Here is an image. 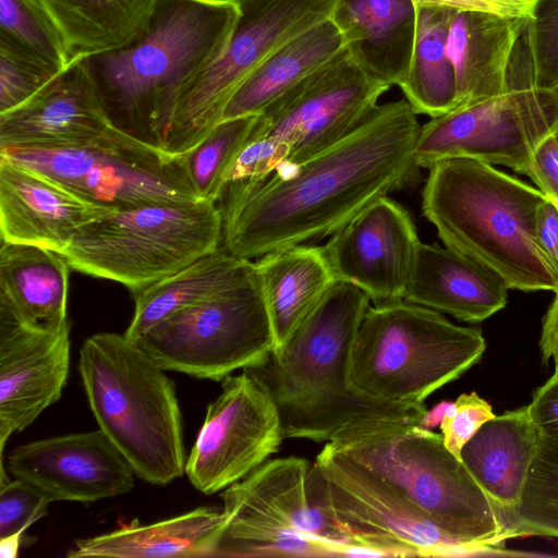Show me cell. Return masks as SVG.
Segmentation results:
<instances>
[{
    "label": "cell",
    "mask_w": 558,
    "mask_h": 558,
    "mask_svg": "<svg viewBox=\"0 0 558 558\" xmlns=\"http://www.w3.org/2000/svg\"><path fill=\"white\" fill-rule=\"evenodd\" d=\"M506 526L508 539L558 538V441L539 436L521 501Z\"/></svg>",
    "instance_id": "836d02e7"
},
{
    "label": "cell",
    "mask_w": 558,
    "mask_h": 558,
    "mask_svg": "<svg viewBox=\"0 0 558 558\" xmlns=\"http://www.w3.org/2000/svg\"><path fill=\"white\" fill-rule=\"evenodd\" d=\"M525 29L530 83L558 89V0H533Z\"/></svg>",
    "instance_id": "d590c367"
},
{
    "label": "cell",
    "mask_w": 558,
    "mask_h": 558,
    "mask_svg": "<svg viewBox=\"0 0 558 558\" xmlns=\"http://www.w3.org/2000/svg\"><path fill=\"white\" fill-rule=\"evenodd\" d=\"M418 5L446 7L454 10L486 11L506 16L529 17L531 4L523 0H412Z\"/></svg>",
    "instance_id": "7bdbcfd3"
},
{
    "label": "cell",
    "mask_w": 558,
    "mask_h": 558,
    "mask_svg": "<svg viewBox=\"0 0 558 558\" xmlns=\"http://www.w3.org/2000/svg\"><path fill=\"white\" fill-rule=\"evenodd\" d=\"M343 48L329 17L267 57L235 89L221 120L260 113L270 102Z\"/></svg>",
    "instance_id": "f1b7e54d"
},
{
    "label": "cell",
    "mask_w": 558,
    "mask_h": 558,
    "mask_svg": "<svg viewBox=\"0 0 558 558\" xmlns=\"http://www.w3.org/2000/svg\"><path fill=\"white\" fill-rule=\"evenodd\" d=\"M527 408L539 436L558 441V367L534 390Z\"/></svg>",
    "instance_id": "b9f144b4"
},
{
    "label": "cell",
    "mask_w": 558,
    "mask_h": 558,
    "mask_svg": "<svg viewBox=\"0 0 558 558\" xmlns=\"http://www.w3.org/2000/svg\"><path fill=\"white\" fill-rule=\"evenodd\" d=\"M420 129L405 99L377 105L350 133L310 158L227 185L220 198L222 247L252 259L330 236L404 184L417 168Z\"/></svg>",
    "instance_id": "6da1fadb"
},
{
    "label": "cell",
    "mask_w": 558,
    "mask_h": 558,
    "mask_svg": "<svg viewBox=\"0 0 558 558\" xmlns=\"http://www.w3.org/2000/svg\"><path fill=\"white\" fill-rule=\"evenodd\" d=\"M486 350L476 327L397 300L368 306L354 337L349 381L359 392L393 404H422L461 377Z\"/></svg>",
    "instance_id": "52a82bcc"
},
{
    "label": "cell",
    "mask_w": 558,
    "mask_h": 558,
    "mask_svg": "<svg viewBox=\"0 0 558 558\" xmlns=\"http://www.w3.org/2000/svg\"><path fill=\"white\" fill-rule=\"evenodd\" d=\"M257 118L258 114H252L221 120L184 154L187 172L199 199L220 201L227 174L250 140Z\"/></svg>",
    "instance_id": "d6a6232c"
},
{
    "label": "cell",
    "mask_w": 558,
    "mask_h": 558,
    "mask_svg": "<svg viewBox=\"0 0 558 558\" xmlns=\"http://www.w3.org/2000/svg\"><path fill=\"white\" fill-rule=\"evenodd\" d=\"M278 409L250 372L229 375L207 407L204 423L186 459L185 474L201 493L211 495L239 482L282 442Z\"/></svg>",
    "instance_id": "2e32d148"
},
{
    "label": "cell",
    "mask_w": 558,
    "mask_h": 558,
    "mask_svg": "<svg viewBox=\"0 0 558 558\" xmlns=\"http://www.w3.org/2000/svg\"><path fill=\"white\" fill-rule=\"evenodd\" d=\"M78 371L95 420L136 476L167 485L185 473L174 383L124 335L100 332L80 351Z\"/></svg>",
    "instance_id": "8992f818"
},
{
    "label": "cell",
    "mask_w": 558,
    "mask_h": 558,
    "mask_svg": "<svg viewBox=\"0 0 558 558\" xmlns=\"http://www.w3.org/2000/svg\"><path fill=\"white\" fill-rule=\"evenodd\" d=\"M536 238L558 277V210L548 198L537 211Z\"/></svg>",
    "instance_id": "ee69618b"
},
{
    "label": "cell",
    "mask_w": 558,
    "mask_h": 558,
    "mask_svg": "<svg viewBox=\"0 0 558 558\" xmlns=\"http://www.w3.org/2000/svg\"><path fill=\"white\" fill-rule=\"evenodd\" d=\"M420 243L409 213L386 195L331 234L324 250L337 280L378 304L403 300Z\"/></svg>",
    "instance_id": "ac0fdd59"
},
{
    "label": "cell",
    "mask_w": 558,
    "mask_h": 558,
    "mask_svg": "<svg viewBox=\"0 0 558 558\" xmlns=\"http://www.w3.org/2000/svg\"><path fill=\"white\" fill-rule=\"evenodd\" d=\"M555 367H558V365H555Z\"/></svg>",
    "instance_id": "c3c4849f"
},
{
    "label": "cell",
    "mask_w": 558,
    "mask_h": 558,
    "mask_svg": "<svg viewBox=\"0 0 558 558\" xmlns=\"http://www.w3.org/2000/svg\"><path fill=\"white\" fill-rule=\"evenodd\" d=\"M390 87L368 76L344 47L260 113L255 132L289 145L301 162L350 133Z\"/></svg>",
    "instance_id": "9a60e30c"
},
{
    "label": "cell",
    "mask_w": 558,
    "mask_h": 558,
    "mask_svg": "<svg viewBox=\"0 0 558 558\" xmlns=\"http://www.w3.org/2000/svg\"><path fill=\"white\" fill-rule=\"evenodd\" d=\"M523 1H525V2H527L530 4L533 2V0H523Z\"/></svg>",
    "instance_id": "7dc6e473"
},
{
    "label": "cell",
    "mask_w": 558,
    "mask_h": 558,
    "mask_svg": "<svg viewBox=\"0 0 558 558\" xmlns=\"http://www.w3.org/2000/svg\"><path fill=\"white\" fill-rule=\"evenodd\" d=\"M539 349L544 362L558 365V291L543 317Z\"/></svg>",
    "instance_id": "f6af8a7d"
},
{
    "label": "cell",
    "mask_w": 558,
    "mask_h": 558,
    "mask_svg": "<svg viewBox=\"0 0 558 558\" xmlns=\"http://www.w3.org/2000/svg\"><path fill=\"white\" fill-rule=\"evenodd\" d=\"M225 526L222 508L198 507L150 524L130 523L75 541L69 558L215 557Z\"/></svg>",
    "instance_id": "484cf974"
},
{
    "label": "cell",
    "mask_w": 558,
    "mask_h": 558,
    "mask_svg": "<svg viewBox=\"0 0 558 558\" xmlns=\"http://www.w3.org/2000/svg\"><path fill=\"white\" fill-rule=\"evenodd\" d=\"M240 15L220 59L182 94L162 149L183 155L218 122L239 85L271 53L329 19L336 0H236Z\"/></svg>",
    "instance_id": "4fadbf2b"
},
{
    "label": "cell",
    "mask_w": 558,
    "mask_h": 558,
    "mask_svg": "<svg viewBox=\"0 0 558 558\" xmlns=\"http://www.w3.org/2000/svg\"><path fill=\"white\" fill-rule=\"evenodd\" d=\"M369 302L361 289L337 280L279 350L245 369L272 398L284 438L327 442L339 429L364 421H424V403L383 402L349 381L352 343Z\"/></svg>",
    "instance_id": "3957f363"
},
{
    "label": "cell",
    "mask_w": 558,
    "mask_h": 558,
    "mask_svg": "<svg viewBox=\"0 0 558 558\" xmlns=\"http://www.w3.org/2000/svg\"><path fill=\"white\" fill-rule=\"evenodd\" d=\"M307 495L349 543L375 557L499 556L450 536L396 486L329 442L311 464Z\"/></svg>",
    "instance_id": "9c48e42d"
},
{
    "label": "cell",
    "mask_w": 558,
    "mask_h": 558,
    "mask_svg": "<svg viewBox=\"0 0 558 558\" xmlns=\"http://www.w3.org/2000/svg\"><path fill=\"white\" fill-rule=\"evenodd\" d=\"M8 470L52 501L93 502L134 487L133 469L101 429L21 445L10 452Z\"/></svg>",
    "instance_id": "d6986e66"
},
{
    "label": "cell",
    "mask_w": 558,
    "mask_h": 558,
    "mask_svg": "<svg viewBox=\"0 0 558 558\" xmlns=\"http://www.w3.org/2000/svg\"><path fill=\"white\" fill-rule=\"evenodd\" d=\"M60 72L0 40V114L23 105Z\"/></svg>",
    "instance_id": "8d00e7d4"
},
{
    "label": "cell",
    "mask_w": 558,
    "mask_h": 558,
    "mask_svg": "<svg viewBox=\"0 0 558 558\" xmlns=\"http://www.w3.org/2000/svg\"><path fill=\"white\" fill-rule=\"evenodd\" d=\"M539 442L527 405L485 422L461 450V460L502 515L515 512Z\"/></svg>",
    "instance_id": "cb8c5ba5"
},
{
    "label": "cell",
    "mask_w": 558,
    "mask_h": 558,
    "mask_svg": "<svg viewBox=\"0 0 558 558\" xmlns=\"http://www.w3.org/2000/svg\"><path fill=\"white\" fill-rule=\"evenodd\" d=\"M220 207L210 201L114 210L83 226L61 253L70 267L133 294L219 247Z\"/></svg>",
    "instance_id": "ba28073f"
},
{
    "label": "cell",
    "mask_w": 558,
    "mask_h": 558,
    "mask_svg": "<svg viewBox=\"0 0 558 558\" xmlns=\"http://www.w3.org/2000/svg\"><path fill=\"white\" fill-rule=\"evenodd\" d=\"M8 158L99 206L119 209L199 201L185 157L111 126L93 142L64 148H9Z\"/></svg>",
    "instance_id": "8fae6325"
},
{
    "label": "cell",
    "mask_w": 558,
    "mask_h": 558,
    "mask_svg": "<svg viewBox=\"0 0 558 558\" xmlns=\"http://www.w3.org/2000/svg\"><path fill=\"white\" fill-rule=\"evenodd\" d=\"M416 5V33L409 71L399 85L416 114L442 116L458 106L457 80L447 51L452 9Z\"/></svg>",
    "instance_id": "1f68e13d"
},
{
    "label": "cell",
    "mask_w": 558,
    "mask_h": 558,
    "mask_svg": "<svg viewBox=\"0 0 558 558\" xmlns=\"http://www.w3.org/2000/svg\"><path fill=\"white\" fill-rule=\"evenodd\" d=\"M327 442L396 486L450 536L508 555L502 515L441 434L414 422L369 420Z\"/></svg>",
    "instance_id": "5b68a950"
},
{
    "label": "cell",
    "mask_w": 558,
    "mask_h": 558,
    "mask_svg": "<svg viewBox=\"0 0 558 558\" xmlns=\"http://www.w3.org/2000/svg\"><path fill=\"white\" fill-rule=\"evenodd\" d=\"M111 126L84 59H75L26 102L0 114V150L83 146Z\"/></svg>",
    "instance_id": "ffe728a7"
},
{
    "label": "cell",
    "mask_w": 558,
    "mask_h": 558,
    "mask_svg": "<svg viewBox=\"0 0 558 558\" xmlns=\"http://www.w3.org/2000/svg\"><path fill=\"white\" fill-rule=\"evenodd\" d=\"M51 502L47 495L23 480L0 483V538L25 533L48 513Z\"/></svg>",
    "instance_id": "74e56055"
},
{
    "label": "cell",
    "mask_w": 558,
    "mask_h": 558,
    "mask_svg": "<svg viewBox=\"0 0 558 558\" xmlns=\"http://www.w3.org/2000/svg\"><path fill=\"white\" fill-rule=\"evenodd\" d=\"M255 270L251 259L218 247L135 293L134 316L123 335L134 341L174 313L251 277Z\"/></svg>",
    "instance_id": "4dcf8cb0"
},
{
    "label": "cell",
    "mask_w": 558,
    "mask_h": 558,
    "mask_svg": "<svg viewBox=\"0 0 558 558\" xmlns=\"http://www.w3.org/2000/svg\"><path fill=\"white\" fill-rule=\"evenodd\" d=\"M422 211L445 246L487 267L509 289L558 291V277L536 238L547 197L529 183L471 158L428 168Z\"/></svg>",
    "instance_id": "277c9868"
},
{
    "label": "cell",
    "mask_w": 558,
    "mask_h": 558,
    "mask_svg": "<svg viewBox=\"0 0 558 558\" xmlns=\"http://www.w3.org/2000/svg\"><path fill=\"white\" fill-rule=\"evenodd\" d=\"M527 19L452 9L447 51L456 72L458 106L509 88V63Z\"/></svg>",
    "instance_id": "d4e9b609"
},
{
    "label": "cell",
    "mask_w": 558,
    "mask_h": 558,
    "mask_svg": "<svg viewBox=\"0 0 558 558\" xmlns=\"http://www.w3.org/2000/svg\"><path fill=\"white\" fill-rule=\"evenodd\" d=\"M0 40L57 72L72 62L61 34L37 0H0Z\"/></svg>",
    "instance_id": "e575fe53"
},
{
    "label": "cell",
    "mask_w": 558,
    "mask_h": 558,
    "mask_svg": "<svg viewBox=\"0 0 558 558\" xmlns=\"http://www.w3.org/2000/svg\"><path fill=\"white\" fill-rule=\"evenodd\" d=\"M494 416L492 405L476 392L460 395L445 409L440 420L445 446L461 459L463 446Z\"/></svg>",
    "instance_id": "f35d334b"
},
{
    "label": "cell",
    "mask_w": 558,
    "mask_h": 558,
    "mask_svg": "<svg viewBox=\"0 0 558 558\" xmlns=\"http://www.w3.org/2000/svg\"><path fill=\"white\" fill-rule=\"evenodd\" d=\"M497 274L449 247L420 243L403 300L477 324L507 305Z\"/></svg>",
    "instance_id": "7402d4cb"
},
{
    "label": "cell",
    "mask_w": 558,
    "mask_h": 558,
    "mask_svg": "<svg viewBox=\"0 0 558 558\" xmlns=\"http://www.w3.org/2000/svg\"><path fill=\"white\" fill-rule=\"evenodd\" d=\"M330 19L344 49L368 76L389 87L402 83L416 33L412 0H336Z\"/></svg>",
    "instance_id": "603a6c76"
},
{
    "label": "cell",
    "mask_w": 558,
    "mask_h": 558,
    "mask_svg": "<svg viewBox=\"0 0 558 558\" xmlns=\"http://www.w3.org/2000/svg\"><path fill=\"white\" fill-rule=\"evenodd\" d=\"M114 210L0 157L1 242L32 244L61 254L83 226Z\"/></svg>",
    "instance_id": "44dd1931"
},
{
    "label": "cell",
    "mask_w": 558,
    "mask_h": 558,
    "mask_svg": "<svg viewBox=\"0 0 558 558\" xmlns=\"http://www.w3.org/2000/svg\"><path fill=\"white\" fill-rule=\"evenodd\" d=\"M311 464L292 456L268 459L223 489L225 526L215 557H375L349 545L311 506Z\"/></svg>",
    "instance_id": "30bf717a"
},
{
    "label": "cell",
    "mask_w": 558,
    "mask_h": 558,
    "mask_svg": "<svg viewBox=\"0 0 558 558\" xmlns=\"http://www.w3.org/2000/svg\"><path fill=\"white\" fill-rule=\"evenodd\" d=\"M24 539V533L17 532L0 538V557L15 558Z\"/></svg>",
    "instance_id": "bcb514c9"
},
{
    "label": "cell",
    "mask_w": 558,
    "mask_h": 558,
    "mask_svg": "<svg viewBox=\"0 0 558 558\" xmlns=\"http://www.w3.org/2000/svg\"><path fill=\"white\" fill-rule=\"evenodd\" d=\"M70 324L35 327L0 301V454L62 396L70 368Z\"/></svg>",
    "instance_id": "e0dca14e"
},
{
    "label": "cell",
    "mask_w": 558,
    "mask_h": 558,
    "mask_svg": "<svg viewBox=\"0 0 558 558\" xmlns=\"http://www.w3.org/2000/svg\"><path fill=\"white\" fill-rule=\"evenodd\" d=\"M70 268L66 259L51 250L1 242L0 301L31 326H60L68 320Z\"/></svg>",
    "instance_id": "83f0119b"
},
{
    "label": "cell",
    "mask_w": 558,
    "mask_h": 558,
    "mask_svg": "<svg viewBox=\"0 0 558 558\" xmlns=\"http://www.w3.org/2000/svg\"><path fill=\"white\" fill-rule=\"evenodd\" d=\"M134 342L165 371L202 379L222 381L236 369L263 364L275 340L257 271L174 313Z\"/></svg>",
    "instance_id": "7c38bea8"
},
{
    "label": "cell",
    "mask_w": 558,
    "mask_h": 558,
    "mask_svg": "<svg viewBox=\"0 0 558 558\" xmlns=\"http://www.w3.org/2000/svg\"><path fill=\"white\" fill-rule=\"evenodd\" d=\"M558 134L546 137L535 149L525 173L558 210Z\"/></svg>",
    "instance_id": "60d3db41"
},
{
    "label": "cell",
    "mask_w": 558,
    "mask_h": 558,
    "mask_svg": "<svg viewBox=\"0 0 558 558\" xmlns=\"http://www.w3.org/2000/svg\"><path fill=\"white\" fill-rule=\"evenodd\" d=\"M255 129L232 163L227 174L226 186L267 177L288 161L289 145L277 137L258 135Z\"/></svg>",
    "instance_id": "ab89813d"
},
{
    "label": "cell",
    "mask_w": 558,
    "mask_h": 558,
    "mask_svg": "<svg viewBox=\"0 0 558 558\" xmlns=\"http://www.w3.org/2000/svg\"><path fill=\"white\" fill-rule=\"evenodd\" d=\"M255 263L279 350L337 281L324 246L299 244L259 256Z\"/></svg>",
    "instance_id": "4316f807"
},
{
    "label": "cell",
    "mask_w": 558,
    "mask_h": 558,
    "mask_svg": "<svg viewBox=\"0 0 558 558\" xmlns=\"http://www.w3.org/2000/svg\"><path fill=\"white\" fill-rule=\"evenodd\" d=\"M71 60L122 48L146 27L157 0H37Z\"/></svg>",
    "instance_id": "f546056e"
},
{
    "label": "cell",
    "mask_w": 558,
    "mask_h": 558,
    "mask_svg": "<svg viewBox=\"0 0 558 558\" xmlns=\"http://www.w3.org/2000/svg\"><path fill=\"white\" fill-rule=\"evenodd\" d=\"M236 0H157L129 45L84 58L116 129L162 148L182 94L227 49Z\"/></svg>",
    "instance_id": "7a4b0ae2"
},
{
    "label": "cell",
    "mask_w": 558,
    "mask_h": 558,
    "mask_svg": "<svg viewBox=\"0 0 558 558\" xmlns=\"http://www.w3.org/2000/svg\"><path fill=\"white\" fill-rule=\"evenodd\" d=\"M557 138H558V135H557Z\"/></svg>",
    "instance_id": "681fc988"
},
{
    "label": "cell",
    "mask_w": 558,
    "mask_h": 558,
    "mask_svg": "<svg viewBox=\"0 0 558 558\" xmlns=\"http://www.w3.org/2000/svg\"><path fill=\"white\" fill-rule=\"evenodd\" d=\"M558 134V89L511 86L460 105L420 129L414 162L430 168L448 158H471L526 173L546 137Z\"/></svg>",
    "instance_id": "5bb4252c"
}]
</instances>
